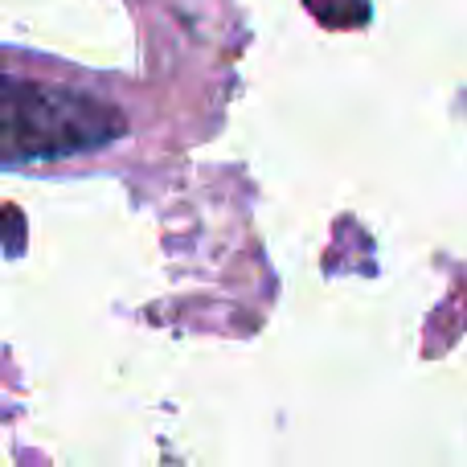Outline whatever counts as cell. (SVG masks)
I'll list each match as a JSON object with an SVG mask.
<instances>
[{
  "label": "cell",
  "mask_w": 467,
  "mask_h": 467,
  "mask_svg": "<svg viewBox=\"0 0 467 467\" xmlns=\"http://www.w3.org/2000/svg\"><path fill=\"white\" fill-rule=\"evenodd\" d=\"M119 131L123 115L111 103L49 82H5V164L95 152Z\"/></svg>",
  "instance_id": "cell-1"
}]
</instances>
